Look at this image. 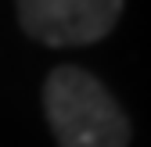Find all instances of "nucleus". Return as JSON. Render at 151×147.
I'll list each match as a JSON object with an SVG mask.
<instances>
[{
  "instance_id": "obj_1",
  "label": "nucleus",
  "mask_w": 151,
  "mask_h": 147,
  "mask_svg": "<svg viewBox=\"0 0 151 147\" xmlns=\"http://www.w3.org/2000/svg\"><path fill=\"white\" fill-rule=\"evenodd\" d=\"M43 118L58 147H129L126 111L79 65H58L43 79Z\"/></svg>"
},
{
  "instance_id": "obj_2",
  "label": "nucleus",
  "mask_w": 151,
  "mask_h": 147,
  "mask_svg": "<svg viewBox=\"0 0 151 147\" xmlns=\"http://www.w3.org/2000/svg\"><path fill=\"white\" fill-rule=\"evenodd\" d=\"M126 0H14L25 36L43 47H86L115 29Z\"/></svg>"
}]
</instances>
